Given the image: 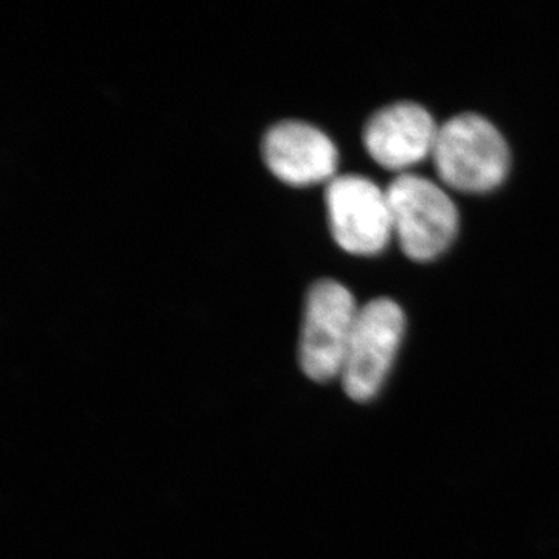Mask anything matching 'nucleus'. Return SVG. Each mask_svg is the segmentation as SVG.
Masks as SVG:
<instances>
[{
	"label": "nucleus",
	"instance_id": "f257e3e1",
	"mask_svg": "<svg viewBox=\"0 0 559 559\" xmlns=\"http://www.w3.org/2000/svg\"><path fill=\"white\" fill-rule=\"evenodd\" d=\"M432 160L444 186L468 194L498 189L510 171L506 139L491 121L471 112L440 124Z\"/></svg>",
	"mask_w": 559,
	"mask_h": 559
},
{
	"label": "nucleus",
	"instance_id": "20e7f679",
	"mask_svg": "<svg viewBox=\"0 0 559 559\" xmlns=\"http://www.w3.org/2000/svg\"><path fill=\"white\" fill-rule=\"evenodd\" d=\"M404 329L403 310L388 297L359 308L341 371L349 399L366 403L378 395L399 353Z\"/></svg>",
	"mask_w": 559,
	"mask_h": 559
},
{
	"label": "nucleus",
	"instance_id": "0eeeda50",
	"mask_svg": "<svg viewBox=\"0 0 559 559\" xmlns=\"http://www.w3.org/2000/svg\"><path fill=\"white\" fill-rule=\"evenodd\" d=\"M439 128L421 105L393 103L367 121L364 145L371 159L385 170L404 171L432 157Z\"/></svg>",
	"mask_w": 559,
	"mask_h": 559
},
{
	"label": "nucleus",
	"instance_id": "f03ea898",
	"mask_svg": "<svg viewBox=\"0 0 559 559\" xmlns=\"http://www.w3.org/2000/svg\"><path fill=\"white\" fill-rule=\"evenodd\" d=\"M393 237L407 259H439L457 237L459 210L450 194L432 180L403 173L388 187Z\"/></svg>",
	"mask_w": 559,
	"mask_h": 559
},
{
	"label": "nucleus",
	"instance_id": "39448f33",
	"mask_svg": "<svg viewBox=\"0 0 559 559\" xmlns=\"http://www.w3.org/2000/svg\"><path fill=\"white\" fill-rule=\"evenodd\" d=\"M331 235L341 249L356 257H373L393 238L388 190L358 175L336 176L326 183Z\"/></svg>",
	"mask_w": 559,
	"mask_h": 559
},
{
	"label": "nucleus",
	"instance_id": "7ed1b4c3",
	"mask_svg": "<svg viewBox=\"0 0 559 559\" xmlns=\"http://www.w3.org/2000/svg\"><path fill=\"white\" fill-rule=\"evenodd\" d=\"M359 308L347 286L322 278L308 289L301 322L299 362L310 380L341 377Z\"/></svg>",
	"mask_w": 559,
	"mask_h": 559
},
{
	"label": "nucleus",
	"instance_id": "423d86ee",
	"mask_svg": "<svg viewBox=\"0 0 559 559\" xmlns=\"http://www.w3.org/2000/svg\"><path fill=\"white\" fill-rule=\"evenodd\" d=\"M267 170L290 187H311L336 178L337 154L333 140L307 121L283 120L271 127L261 142Z\"/></svg>",
	"mask_w": 559,
	"mask_h": 559
}]
</instances>
